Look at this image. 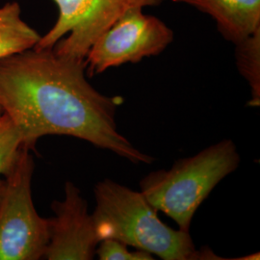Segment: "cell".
<instances>
[{"mask_svg": "<svg viewBox=\"0 0 260 260\" xmlns=\"http://www.w3.org/2000/svg\"><path fill=\"white\" fill-rule=\"evenodd\" d=\"M23 147L19 131L9 117H0V184L4 176L14 166Z\"/></svg>", "mask_w": 260, "mask_h": 260, "instance_id": "obj_11", "label": "cell"}, {"mask_svg": "<svg viewBox=\"0 0 260 260\" xmlns=\"http://www.w3.org/2000/svg\"><path fill=\"white\" fill-rule=\"evenodd\" d=\"M34 159L23 146L0 184V260H38L49 242V220L32 199Z\"/></svg>", "mask_w": 260, "mask_h": 260, "instance_id": "obj_4", "label": "cell"}, {"mask_svg": "<svg viewBox=\"0 0 260 260\" xmlns=\"http://www.w3.org/2000/svg\"><path fill=\"white\" fill-rule=\"evenodd\" d=\"M236 65L251 88V107L260 105V29L235 44Z\"/></svg>", "mask_w": 260, "mask_h": 260, "instance_id": "obj_10", "label": "cell"}, {"mask_svg": "<svg viewBox=\"0 0 260 260\" xmlns=\"http://www.w3.org/2000/svg\"><path fill=\"white\" fill-rule=\"evenodd\" d=\"M95 254L101 260H152V254L148 251L137 250L129 251L127 245L115 239H103L100 242Z\"/></svg>", "mask_w": 260, "mask_h": 260, "instance_id": "obj_12", "label": "cell"}, {"mask_svg": "<svg viewBox=\"0 0 260 260\" xmlns=\"http://www.w3.org/2000/svg\"><path fill=\"white\" fill-rule=\"evenodd\" d=\"M93 194L92 216L101 241L119 240L164 260L216 259L210 250H196L189 232L163 223L142 192L104 179L95 184Z\"/></svg>", "mask_w": 260, "mask_h": 260, "instance_id": "obj_2", "label": "cell"}, {"mask_svg": "<svg viewBox=\"0 0 260 260\" xmlns=\"http://www.w3.org/2000/svg\"><path fill=\"white\" fill-rule=\"evenodd\" d=\"M54 217L49 220V242L43 258L47 260H91L100 238L95 232L88 203L78 187L67 181L65 199L51 205Z\"/></svg>", "mask_w": 260, "mask_h": 260, "instance_id": "obj_7", "label": "cell"}, {"mask_svg": "<svg viewBox=\"0 0 260 260\" xmlns=\"http://www.w3.org/2000/svg\"><path fill=\"white\" fill-rule=\"evenodd\" d=\"M241 157L232 140H223L196 155L181 158L170 170H159L140 181L142 194L157 211L189 232L199 206L216 185L233 173Z\"/></svg>", "mask_w": 260, "mask_h": 260, "instance_id": "obj_3", "label": "cell"}, {"mask_svg": "<svg viewBox=\"0 0 260 260\" xmlns=\"http://www.w3.org/2000/svg\"><path fill=\"white\" fill-rule=\"evenodd\" d=\"M165 0H53L58 18L34 48L85 61L94 42L127 11L159 6Z\"/></svg>", "mask_w": 260, "mask_h": 260, "instance_id": "obj_5", "label": "cell"}, {"mask_svg": "<svg viewBox=\"0 0 260 260\" xmlns=\"http://www.w3.org/2000/svg\"><path fill=\"white\" fill-rule=\"evenodd\" d=\"M3 113H4V112H3V109H2V108H1V106H0V117L3 115Z\"/></svg>", "mask_w": 260, "mask_h": 260, "instance_id": "obj_13", "label": "cell"}, {"mask_svg": "<svg viewBox=\"0 0 260 260\" xmlns=\"http://www.w3.org/2000/svg\"><path fill=\"white\" fill-rule=\"evenodd\" d=\"M143 8L127 11L99 38L85 58L86 75L92 77L108 69L136 64L162 53L174 41V31Z\"/></svg>", "mask_w": 260, "mask_h": 260, "instance_id": "obj_6", "label": "cell"}, {"mask_svg": "<svg viewBox=\"0 0 260 260\" xmlns=\"http://www.w3.org/2000/svg\"><path fill=\"white\" fill-rule=\"evenodd\" d=\"M123 102L96 91L84 61L30 48L0 59V106L17 127L23 146L34 149L47 135H67L108 149L134 164L155 158L136 149L118 130Z\"/></svg>", "mask_w": 260, "mask_h": 260, "instance_id": "obj_1", "label": "cell"}, {"mask_svg": "<svg viewBox=\"0 0 260 260\" xmlns=\"http://www.w3.org/2000/svg\"><path fill=\"white\" fill-rule=\"evenodd\" d=\"M209 15L224 40L237 44L260 29V0H173Z\"/></svg>", "mask_w": 260, "mask_h": 260, "instance_id": "obj_8", "label": "cell"}, {"mask_svg": "<svg viewBox=\"0 0 260 260\" xmlns=\"http://www.w3.org/2000/svg\"><path fill=\"white\" fill-rule=\"evenodd\" d=\"M41 35L21 19L16 1L0 6V59L33 48Z\"/></svg>", "mask_w": 260, "mask_h": 260, "instance_id": "obj_9", "label": "cell"}]
</instances>
